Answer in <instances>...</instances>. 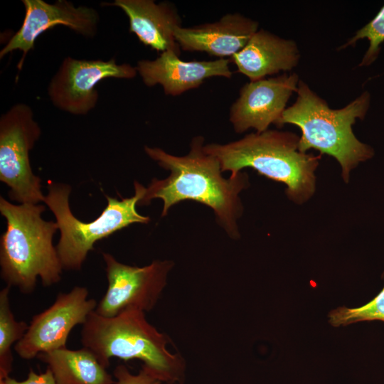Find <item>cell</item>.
Instances as JSON below:
<instances>
[{"label":"cell","instance_id":"30bf717a","mask_svg":"<svg viewBox=\"0 0 384 384\" xmlns=\"http://www.w3.org/2000/svg\"><path fill=\"white\" fill-rule=\"evenodd\" d=\"M136 67L107 61L65 58L51 79L48 95L58 109L73 114H86L95 107L99 95L96 85L107 78L132 79Z\"/></svg>","mask_w":384,"mask_h":384},{"label":"cell","instance_id":"3957f363","mask_svg":"<svg viewBox=\"0 0 384 384\" xmlns=\"http://www.w3.org/2000/svg\"><path fill=\"white\" fill-rule=\"evenodd\" d=\"M297 94L295 102L284 111L279 127L284 124L299 127L302 131L299 150L306 153L314 149L333 156L341 166L343 179L348 182L350 172L374 155L373 149L359 141L352 129L357 119L365 118L370 94L365 91L346 106L336 110L330 108L302 80Z\"/></svg>","mask_w":384,"mask_h":384},{"label":"cell","instance_id":"ffe728a7","mask_svg":"<svg viewBox=\"0 0 384 384\" xmlns=\"http://www.w3.org/2000/svg\"><path fill=\"white\" fill-rule=\"evenodd\" d=\"M364 38L369 41V46L359 66L370 65L379 55L380 46L384 42V5L370 22L357 31L356 34L341 48L354 46L358 40Z\"/></svg>","mask_w":384,"mask_h":384},{"label":"cell","instance_id":"ac0fdd59","mask_svg":"<svg viewBox=\"0 0 384 384\" xmlns=\"http://www.w3.org/2000/svg\"><path fill=\"white\" fill-rule=\"evenodd\" d=\"M11 286L0 291V380L9 376L14 357L11 348L26 334L28 324L15 319L10 306Z\"/></svg>","mask_w":384,"mask_h":384},{"label":"cell","instance_id":"8992f818","mask_svg":"<svg viewBox=\"0 0 384 384\" xmlns=\"http://www.w3.org/2000/svg\"><path fill=\"white\" fill-rule=\"evenodd\" d=\"M146 188L134 181L135 194L118 200L107 196V206L96 219L83 222L75 218L69 206V185L49 181L44 203L55 217L60 237L56 245L63 269L79 270L95 243L133 223H148L150 218L140 215L136 206Z\"/></svg>","mask_w":384,"mask_h":384},{"label":"cell","instance_id":"d6986e66","mask_svg":"<svg viewBox=\"0 0 384 384\" xmlns=\"http://www.w3.org/2000/svg\"><path fill=\"white\" fill-rule=\"evenodd\" d=\"M329 324L334 326H345L356 322L378 320L384 321V287L367 304L356 307L339 306L328 314Z\"/></svg>","mask_w":384,"mask_h":384},{"label":"cell","instance_id":"277c9868","mask_svg":"<svg viewBox=\"0 0 384 384\" xmlns=\"http://www.w3.org/2000/svg\"><path fill=\"white\" fill-rule=\"evenodd\" d=\"M41 204H13L0 198L6 230L0 241L1 277L9 286L31 293L40 278L44 287L58 283L63 267L53 238L58 224L41 218Z\"/></svg>","mask_w":384,"mask_h":384},{"label":"cell","instance_id":"9c48e42d","mask_svg":"<svg viewBox=\"0 0 384 384\" xmlns=\"http://www.w3.org/2000/svg\"><path fill=\"white\" fill-rule=\"evenodd\" d=\"M88 294L86 287H75L69 292L60 293L52 305L33 316L23 337L15 344L18 356L30 360L41 353L66 348L70 331L83 325L97 306Z\"/></svg>","mask_w":384,"mask_h":384},{"label":"cell","instance_id":"5bb4252c","mask_svg":"<svg viewBox=\"0 0 384 384\" xmlns=\"http://www.w3.org/2000/svg\"><path fill=\"white\" fill-rule=\"evenodd\" d=\"M258 26L257 21L241 14H227L213 23L178 27L174 37L183 50L205 52L223 58L240 52Z\"/></svg>","mask_w":384,"mask_h":384},{"label":"cell","instance_id":"ba28073f","mask_svg":"<svg viewBox=\"0 0 384 384\" xmlns=\"http://www.w3.org/2000/svg\"><path fill=\"white\" fill-rule=\"evenodd\" d=\"M107 289L95 311L113 317L129 308L146 311L157 303L174 267L171 260H154L144 266H131L118 262L111 254L103 252Z\"/></svg>","mask_w":384,"mask_h":384},{"label":"cell","instance_id":"7c38bea8","mask_svg":"<svg viewBox=\"0 0 384 384\" xmlns=\"http://www.w3.org/2000/svg\"><path fill=\"white\" fill-rule=\"evenodd\" d=\"M297 73L250 81L240 91L230 109L229 120L234 130L242 133L249 129L263 132L270 124L279 126L287 103L297 92Z\"/></svg>","mask_w":384,"mask_h":384},{"label":"cell","instance_id":"9a60e30c","mask_svg":"<svg viewBox=\"0 0 384 384\" xmlns=\"http://www.w3.org/2000/svg\"><path fill=\"white\" fill-rule=\"evenodd\" d=\"M104 5L114 6L127 15L129 31L144 45L161 53L174 50L180 55L174 32L181 26V18L175 6L169 2L153 0H115Z\"/></svg>","mask_w":384,"mask_h":384},{"label":"cell","instance_id":"7402d4cb","mask_svg":"<svg viewBox=\"0 0 384 384\" xmlns=\"http://www.w3.org/2000/svg\"><path fill=\"white\" fill-rule=\"evenodd\" d=\"M0 384H58L51 370L47 367L44 373H36L32 368L30 369L27 378L18 381L9 376L0 380Z\"/></svg>","mask_w":384,"mask_h":384},{"label":"cell","instance_id":"52a82bcc","mask_svg":"<svg viewBox=\"0 0 384 384\" xmlns=\"http://www.w3.org/2000/svg\"><path fill=\"white\" fill-rule=\"evenodd\" d=\"M41 134L28 105H14L1 116L0 181L9 188V198L20 204L44 202L41 178L33 173L29 159Z\"/></svg>","mask_w":384,"mask_h":384},{"label":"cell","instance_id":"6da1fadb","mask_svg":"<svg viewBox=\"0 0 384 384\" xmlns=\"http://www.w3.org/2000/svg\"><path fill=\"white\" fill-rule=\"evenodd\" d=\"M204 146V138L196 136L191 140L188 153L180 156L145 146L146 154L169 170L170 175L152 179L137 205H147L159 198L164 203L161 216H165L179 202L197 201L211 208L219 225L230 238L238 239V220L243 212L240 193L249 186L248 176L240 171L224 178L218 159L207 154Z\"/></svg>","mask_w":384,"mask_h":384},{"label":"cell","instance_id":"8fae6325","mask_svg":"<svg viewBox=\"0 0 384 384\" xmlns=\"http://www.w3.org/2000/svg\"><path fill=\"white\" fill-rule=\"evenodd\" d=\"M22 2L25 8L23 23L0 51V58H2L14 50H21L19 70L28 53L33 49L37 38L48 29L64 26L86 38H93L97 33L100 16L92 7H76L66 0H58L54 4L43 0H23Z\"/></svg>","mask_w":384,"mask_h":384},{"label":"cell","instance_id":"4fadbf2b","mask_svg":"<svg viewBox=\"0 0 384 384\" xmlns=\"http://www.w3.org/2000/svg\"><path fill=\"white\" fill-rule=\"evenodd\" d=\"M174 50H166L154 60H140L136 66L143 82L148 87L160 85L167 95L177 96L195 89L213 77L231 78L230 60L184 61Z\"/></svg>","mask_w":384,"mask_h":384},{"label":"cell","instance_id":"e0dca14e","mask_svg":"<svg viewBox=\"0 0 384 384\" xmlns=\"http://www.w3.org/2000/svg\"><path fill=\"white\" fill-rule=\"evenodd\" d=\"M58 384H114L112 375L89 349L67 348L39 353Z\"/></svg>","mask_w":384,"mask_h":384},{"label":"cell","instance_id":"7a4b0ae2","mask_svg":"<svg viewBox=\"0 0 384 384\" xmlns=\"http://www.w3.org/2000/svg\"><path fill=\"white\" fill-rule=\"evenodd\" d=\"M299 139L292 132L267 129L224 144H206L204 150L218 159L222 172L235 176L242 169L251 168L284 183L288 198L302 204L315 192V171L320 157L300 151Z\"/></svg>","mask_w":384,"mask_h":384},{"label":"cell","instance_id":"5b68a950","mask_svg":"<svg viewBox=\"0 0 384 384\" xmlns=\"http://www.w3.org/2000/svg\"><path fill=\"white\" fill-rule=\"evenodd\" d=\"M169 337L146 320L142 310L129 308L113 317L95 311L81 330L82 347L93 353L107 368L112 358L124 361L138 359L152 375L169 384L180 382L185 362L179 353L166 348Z\"/></svg>","mask_w":384,"mask_h":384},{"label":"cell","instance_id":"2e32d148","mask_svg":"<svg viewBox=\"0 0 384 384\" xmlns=\"http://www.w3.org/2000/svg\"><path fill=\"white\" fill-rule=\"evenodd\" d=\"M300 58L297 43L260 29L250 38L245 47L231 57L238 72L250 81L264 79L280 71L295 68Z\"/></svg>","mask_w":384,"mask_h":384},{"label":"cell","instance_id":"44dd1931","mask_svg":"<svg viewBox=\"0 0 384 384\" xmlns=\"http://www.w3.org/2000/svg\"><path fill=\"white\" fill-rule=\"evenodd\" d=\"M115 384H161L162 382L152 375L145 367L134 375L124 365L117 366L114 370Z\"/></svg>","mask_w":384,"mask_h":384}]
</instances>
